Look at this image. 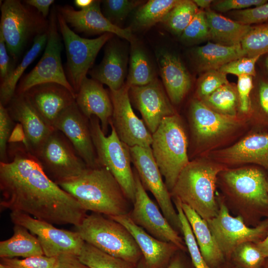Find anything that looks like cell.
Instances as JSON below:
<instances>
[{
    "label": "cell",
    "mask_w": 268,
    "mask_h": 268,
    "mask_svg": "<svg viewBox=\"0 0 268 268\" xmlns=\"http://www.w3.org/2000/svg\"><path fill=\"white\" fill-rule=\"evenodd\" d=\"M166 268H184L182 262L179 258L173 260Z\"/></svg>",
    "instance_id": "680465c9"
},
{
    "label": "cell",
    "mask_w": 268,
    "mask_h": 268,
    "mask_svg": "<svg viewBox=\"0 0 268 268\" xmlns=\"http://www.w3.org/2000/svg\"></svg>",
    "instance_id": "03108f58"
},
{
    "label": "cell",
    "mask_w": 268,
    "mask_h": 268,
    "mask_svg": "<svg viewBox=\"0 0 268 268\" xmlns=\"http://www.w3.org/2000/svg\"><path fill=\"white\" fill-rule=\"evenodd\" d=\"M53 268H90L81 262L77 256L62 255L56 258Z\"/></svg>",
    "instance_id": "f5cc1de1"
},
{
    "label": "cell",
    "mask_w": 268,
    "mask_h": 268,
    "mask_svg": "<svg viewBox=\"0 0 268 268\" xmlns=\"http://www.w3.org/2000/svg\"><path fill=\"white\" fill-rule=\"evenodd\" d=\"M232 255L242 268H261L266 259L256 245L251 242L239 245Z\"/></svg>",
    "instance_id": "ee69618b"
},
{
    "label": "cell",
    "mask_w": 268,
    "mask_h": 268,
    "mask_svg": "<svg viewBox=\"0 0 268 268\" xmlns=\"http://www.w3.org/2000/svg\"><path fill=\"white\" fill-rule=\"evenodd\" d=\"M57 184L79 176L89 167L61 132L54 130L35 155Z\"/></svg>",
    "instance_id": "8fae6325"
},
{
    "label": "cell",
    "mask_w": 268,
    "mask_h": 268,
    "mask_svg": "<svg viewBox=\"0 0 268 268\" xmlns=\"http://www.w3.org/2000/svg\"><path fill=\"white\" fill-rule=\"evenodd\" d=\"M180 38L182 42L188 44L198 43L210 39L209 29L205 10L199 9Z\"/></svg>",
    "instance_id": "b9f144b4"
},
{
    "label": "cell",
    "mask_w": 268,
    "mask_h": 268,
    "mask_svg": "<svg viewBox=\"0 0 268 268\" xmlns=\"http://www.w3.org/2000/svg\"><path fill=\"white\" fill-rule=\"evenodd\" d=\"M75 103L81 112L89 120L97 117L103 133L107 134L113 114V105L109 92L102 83L85 77L76 93Z\"/></svg>",
    "instance_id": "d4e9b609"
},
{
    "label": "cell",
    "mask_w": 268,
    "mask_h": 268,
    "mask_svg": "<svg viewBox=\"0 0 268 268\" xmlns=\"http://www.w3.org/2000/svg\"><path fill=\"white\" fill-rule=\"evenodd\" d=\"M193 56L198 71L204 72L218 70L223 65L247 54L241 44L228 46L208 42L197 47Z\"/></svg>",
    "instance_id": "f1b7e54d"
},
{
    "label": "cell",
    "mask_w": 268,
    "mask_h": 268,
    "mask_svg": "<svg viewBox=\"0 0 268 268\" xmlns=\"http://www.w3.org/2000/svg\"><path fill=\"white\" fill-rule=\"evenodd\" d=\"M84 242L112 256L136 265L141 256L134 239L121 223L101 214L86 215L75 227Z\"/></svg>",
    "instance_id": "8992f818"
},
{
    "label": "cell",
    "mask_w": 268,
    "mask_h": 268,
    "mask_svg": "<svg viewBox=\"0 0 268 268\" xmlns=\"http://www.w3.org/2000/svg\"><path fill=\"white\" fill-rule=\"evenodd\" d=\"M266 0H214L211 7L214 11L226 12L257 7L267 2Z\"/></svg>",
    "instance_id": "f907efd6"
},
{
    "label": "cell",
    "mask_w": 268,
    "mask_h": 268,
    "mask_svg": "<svg viewBox=\"0 0 268 268\" xmlns=\"http://www.w3.org/2000/svg\"><path fill=\"white\" fill-rule=\"evenodd\" d=\"M210 40L225 46L241 44L252 26L237 22L209 9L205 11Z\"/></svg>",
    "instance_id": "f546056e"
},
{
    "label": "cell",
    "mask_w": 268,
    "mask_h": 268,
    "mask_svg": "<svg viewBox=\"0 0 268 268\" xmlns=\"http://www.w3.org/2000/svg\"><path fill=\"white\" fill-rule=\"evenodd\" d=\"M137 268H146L144 265L143 259L138 262L137 265Z\"/></svg>",
    "instance_id": "91938a15"
},
{
    "label": "cell",
    "mask_w": 268,
    "mask_h": 268,
    "mask_svg": "<svg viewBox=\"0 0 268 268\" xmlns=\"http://www.w3.org/2000/svg\"><path fill=\"white\" fill-rule=\"evenodd\" d=\"M130 88L125 83L117 90L108 91L113 105L110 124L119 138L129 147H151L152 134L143 121L134 112L130 98Z\"/></svg>",
    "instance_id": "9a60e30c"
},
{
    "label": "cell",
    "mask_w": 268,
    "mask_h": 268,
    "mask_svg": "<svg viewBox=\"0 0 268 268\" xmlns=\"http://www.w3.org/2000/svg\"><path fill=\"white\" fill-rule=\"evenodd\" d=\"M57 20L66 52V75L76 93L99 51L114 34L106 33L94 39L83 38L69 28L58 11Z\"/></svg>",
    "instance_id": "9c48e42d"
},
{
    "label": "cell",
    "mask_w": 268,
    "mask_h": 268,
    "mask_svg": "<svg viewBox=\"0 0 268 268\" xmlns=\"http://www.w3.org/2000/svg\"><path fill=\"white\" fill-rule=\"evenodd\" d=\"M0 11V33L15 63L29 41L48 31L49 20L19 0H4Z\"/></svg>",
    "instance_id": "52a82bcc"
},
{
    "label": "cell",
    "mask_w": 268,
    "mask_h": 268,
    "mask_svg": "<svg viewBox=\"0 0 268 268\" xmlns=\"http://www.w3.org/2000/svg\"><path fill=\"white\" fill-rule=\"evenodd\" d=\"M132 162L145 190L154 197L165 218L172 227L181 231L177 211L174 207L171 195L155 162L151 147H129Z\"/></svg>",
    "instance_id": "4fadbf2b"
},
{
    "label": "cell",
    "mask_w": 268,
    "mask_h": 268,
    "mask_svg": "<svg viewBox=\"0 0 268 268\" xmlns=\"http://www.w3.org/2000/svg\"><path fill=\"white\" fill-rule=\"evenodd\" d=\"M227 168L206 157L193 159L180 173L171 197L194 209L207 221L219 210L215 191L219 173Z\"/></svg>",
    "instance_id": "277c9868"
},
{
    "label": "cell",
    "mask_w": 268,
    "mask_h": 268,
    "mask_svg": "<svg viewBox=\"0 0 268 268\" xmlns=\"http://www.w3.org/2000/svg\"><path fill=\"white\" fill-rule=\"evenodd\" d=\"M48 33L37 36L33 39L31 48L23 57L21 62L15 67L11 75L3 83L0 85V103L6 107L15 93L18 82L21 77L33 61L46 46Z\"/></svg>",
    "instance_id": "1f68e13d"
},
{
    "label": "cell",
    "mask_w": 268,
    "mask_h": 268,
    "mask_svg": "<svg viewBox=\"0 0 268 268\" xmlns=\"http://www.w3.org/2000/svg\"><path fill=\"white\" fill-rule=\"evenodd\" d=\"M232 19L240 23L251 25L268 20V2L251 8L228 12Z\"/></svg>",
    "instance_id": "bcb514c9"
},
{
    "label": "cell",
    "mask_w": 268,
    "mask_h": 268,
    "mask_svg": "<svg viewBox=\"0 0 268 268\" xmlns=\"http://www.w3.org/2000/svg\"><path fill=\"white\" fill-rule=\"evenodd\" d=\"M152 138L153 157L170 192L180 173L190 161L187 135L178 114L164 118Z\"/></svg>",
    "instance_id": "5b68a950"
},
{
    "label": "cell",
    "mask_w": 268,
    "mask_h": 268,
    "mask_svg": "<svg viewBox=\"0 0 268 268\" xmlns=\"http://www.w3.org/2000/svg\"><path fill=\"white\" fill-rule=\"evenodd\" d=\"M229 82L227 74L219 70L204 72L197 81L194 98L202 101L218 88Z\"/></svg>",
    "instance_id": "7bdbcfd3"
},
{
    "label": "cell",
    "mask_w": 268,
    "mask_h": 268,
    "mask_svg": "<svg viewBox=\"0 0 268 268\" xmlns=\"http://www.w3.org/2000/svg\"><path fill=\"white\" fill-rule=\"evenodd\" d=\"M24 2L36 9L43 17L47 18L51 5L54 0H26Z\"/></svg>",
    "instance_id": "db71d44e"
},
{
    "label": "cell",
    "mask_w": 268,
    "mask_h": 268,
    "mask_svg": "<svg viewBox=\"0 0 268 268\" xmlns=\"http://www.w3.org/2000/svg\"><path fill=\"white\" fill-rule=\"evenodd\" d=\"M265 65H266V67L267 68V69L268 71V55L267 56V58H266V61H265Z\"/></svg>",
    "instance_id": "94428289"
},
{
    "label": "cell",
    "mask_w": 268,
    "mask_h": 268,
    "mask_svg": "<svg viewBox=\"0 0 268 268\" xmlns=\"http://www.w3.org/2000/svg\"><path fill=\"white\" fill-rule=\"evenodd\" d=\"M203 156L226 168L256 164L268 170V132L250 129L230 145Z\"/></svg>",
    "instance_id": "5bb4252c"
},
{
    "label": "cell",
    "mask_w": 268,
    "mask_h": 268,
    "mask_svg": "<svg viewBox=\"0 0 268 268\" xmlns=\"http://www.w3.org/2000/svg\"><path fill=\"white\" fill-rule=\"evenodd\" d=\"M14 127V121L6 107L0 103V162L8 161L7 153L9 140Z\"/></svg>",
    "instance_id": "681fc988"
},
{
    "label": "cell",
    "mask_w": 268,
    "mask_h": 268,
    "mask_svg": "<svg viewBox=\"0 0 268 268\" xmlns=\"http://www.w3.org/2000/svg\"><path fill=\"white\" fill-rule=\"evenodd\" d=\"M9 239L0 242V257L24 258L44 255L37 237L25 227L14 224Z\"/></svg>",
    "instance_id": "4dcf8cb0"
},
{
    "label": "cell",
    "mask_w": 268,
    "mask_h": 268,
    "mask_svg": "<svg viewBox=\"0 0 268 268\" xmlns=\"http://www.w3.org/2000/svg\"><path fill=\"white\" fill-rule=\"evenodd\" d=\"M10 218L14 224L26 228L38 239L44 255L57 258L62 255L78 256L85 243L77 231L59 229L53 224L26 213L13 211Z\"/></svg>",
    "instance_id": "7c38bea8"
},
{
    "label": "cell",
    "mask_w": 268,
    "mask_h": 268,
    "mask_svg": "<svg viewBox=\"0 0 268 268\" xmlns=\"http://www.w3.org/2000/svg\"><path fill=\"white\" fill-rule=\"evenodd\" d=\"M236 87L239 98L238 116L248 119L251 95L254 87L253 77L248 75L238 76Z\"/></svg>",
    "instance_id": "c3c4849f"
},
{
    "label": "cell",
    "mask_w": 268,
    "mask_h": 268,
    "mask_svg": "<svg viewBox=\"0 0 268 268\" xmlns=\"http://www.w3.org/2000/svg\"><path fill=\"white\" fill-rule=\"evenodd\" d=\"M248 120L252 124L268 123V81L260 80L252 90Z\"/></svg>",
    "instance_id": "74e56055"
},
{
    "label": "cell",
    "mask_w": 268,
    "mask_h": 268,
    "mask_svg": "<svg viewBox=\"0 0 268 268\" xmlns=\"http://www.w3.org/2000/svg\"><path fill=\"white\" fill-rule=\"evenodd\" d=\"M188 119L193 154L196 158L230 145L243 136L250 126L247 118L220 114L195 98L190 102Z\"/></svg>",
    "instance_id": "3957f363"
},
{
    "label": "cell",
    "mask_w": 268,
    "mask_h": 268,
    "mask_svg": "<svg viewBox=\"0 0 268 268\" xmlns=\"http://www.w3.org/2000/svg\"><path fill=\"white\" fill-rule=\"evenodd\" d=\"M256 246L266 258H268V235L265 239L257 243Z\"/></svg>",
    "instance_id": "11a10c76"
},
{
    "label": "cell",
    "mask_w": 268,
    "mask_h": 268,
    "mask_svg": "<svg viewBox=\"0 0 268 268\" xmlns=\"http://www.w3.org/2000/svg\"><path fill=\"white\" fill-rule=\"evenodd\" d=\"M181 203L203 259L211 268H217L223 261L224 255L218 246L206 221L189 206Z\"/></svg>",
    "instance_id": "83f0119b"
},
{
    "label": "cell",
    "mask_w": 268,
    "mask_h": 268,
    "mask_svg": "<svg viewBox=\"0 0 268 268\" xmlns=\"http://www.w3.org/2000/svg\"><path fill=\"white\" fill-rule=\"evenodd\" d=\"M108 217L121 223L130 232L141 251L146 268H163L178 248L172 243L150 235L133 221L129 213Z\"/></svg>",
    "instance_id": "cb8c5ba5"
},
{
    "label": "cell",
    "mask_w": 268,
    "mask_h": 268,
    "mask_svg": "<svg viewBox=\"0 0 268 268\" xmlns=\"http://www.w3.org/2000/svg\"><path fill=\"white\" fill-rule=\"evenodd\" d=\"M261 56L243 57L223 65L218 70L226 74H231L238 77L243 75L254 77L256 75V64Z\"/></svg>",
    "instance_id": "7dc6e473"
},
{
    "label": "cell",
    "mask_w": 268,
    "mask_h": 268,
    "mask_svg": "<svg viewBox=\"0 0 268 268\" xmlns=\"http://www.w3.org/2000/svg\"><path fill=\"white\" fill-rule=\"evenodd\" d=\"M127 57L121 46L112 38L106 43L101 62L89 73L92 79L117 90L124 84Z\"/></svg>",
    "instance_id": "4316f807"
},
{
    "label": "cell",
    "mask_w": 268,
    "mask_h": 268,
    "mask_svg": "<svg viewBox=\"0 0 268 268\" xmlns=\"http://www.w3.org/2000/svg\"><path fill=\"white\" fill-rule=\"evenodd\" d=\"M201 101L220 114L230 117L238 116L239 98L235 84L229 82L222 85Z\"/></svg>",
    "instance_id": "836d02e7"
},
{
    "label": "cell",
    "mask_w": 268,
    "mask_h": 268,
    "mask_svg": "<svg viewBox=\"0 0 268 268\" xmlns=\"http://www.w3.org/2000/svg\"><path fill=\"white\" fill-rule=\"evenodd\" d=\"M129 93L134 106L152 134L164 118L177 114L157 78L145 85L130 87Z\"/></svg>",
    "instance_id": "44dd1931"
},
{
    "label": "cell",
    "mask_w": 268,
    "mask_h": 268,
    "mask_svg": "<svg viewBox=\"0 0 268 268\" xmlns=\"http://www.w3.org/2000/svg\"><path fill=\"white\" fill-rule=\"evenodd\" d=\"M49 22L48 39L44 53L32 70L21 78L16 87V94L24 93L38 84L56 83L63 85L76 95L67 78L62 63L63 46L58 32L56 6H53L51 9Z\"/></svg>",
    "instance_id": "30bf717a"
},
{
    "label": "cell",
    "mask_w": 268,
    "mask_h": 268,
    "mask_svg": "<svg viewBox=\"0 0 268 268\" xmlns=\"http://www.w3.org/2000/svg\"><path fill=\"white\" fill-rule=\"evenodd\" d=\"M57 184L86 211L107 217L129 213V200L115 178L105 167H88L79 176Z\"/></svg>",
    "instance_id": "7a4b0ae2"
},
{
    "label": "cell",
    "mask_w": 268,
    "mask_h": 268,
    "mask_svg": "<svg viewBox=\"0 0 268 268\" xmlns=\"http://www.w3.org/2000/svg\"><path fill=\"white\" fill-rule=\"evenodd\" d=\"M206 222L218 246L227 257L232 256L239 245L258 240L268 229V220L256 227H248L241 217L231 216L222 202L219 203L217 215Z\"/></svg>",
    "instance_id": "2e32d148"
},
{
    "label": "cell",
    "mask_w": 268,
    "mask_h": 268,
    "mask_svg": "<svg viewBox=\"0 0 268 268\" xmlns=\"http://www.w3.org/2000/svg\"><path fill=\"white\" fill-rule=\"evenodd\" d=\"M5 41L0 33V80L3 83L11 75L15 66L14 62H10Z\"/></svg>",
    "instance_id": "816d5d0a"
},
{
    "label": "cell",
    "mask_w": 268,
    "mask_h": 268,
    "mask_svg": "<svg viewBox=\"0 0 268 268\" xmlns=\"http://www.w3.org/2000/svg\"><path fill=\"white\" fill-rule=\"evenodd\" d=\"M0 268H7L4 266V265L0 264Z\"/></svg>",
    "instance_id": "6125c7cd"
},
{
    "label": "cell",
    "mask_w": 268,
    "mask_h": 268,
    "mask_svg": "<svg viewBox=\"0 0 268 268\" xmlns=\"http://www.w3.org/2000/svg\"><path fill=\"white\" fill-rule=\"evenodd\" d=\"M173 201L181 222L185 243L193 265L195 268H211L201 255L190 224L182 208L181 201L177 199H173Z\"/></svg>",
    "instance_id": "f35d334b"
},
{
    "label": "cell",
    "mask_w": 268,
    "mask_h": 268,
    "mask_svg": "<svg viewBox=\"0 0 268 268\" xmlns=\"http://www.w3.org/2000/svg\"><path fill=\"white\" fill-rule=\"evenodd\" d=\"M53 128L65 135L89 167L100 166L91 136L89 120L81 112L75 102L60 115Z\"/></svg>",
    "instance_id": "ffe728a7"
},
{
    "label": "cell",
    "mask_w": 268,
    "mask_h": 268,
    "mask_svg": "<svg viewBox=\"0 0 268 268\" xmlns=\"http://www.w3.org/2000/svg\"><path fill=\"white\" fill-rule=\"evenodd\" d=\"M93 0H74L73 1L74 5L83 9L90 6L93 2Z\"/></svg>",
    "instance_id": "6f0895ef"
},
{
    "label": "cell",
    "mask_w": 268,
    "mask_h": 268,
    "mask_svg": "<svg viewBox=\"0 0 268 268\" xmlns=\"http://www.w3.org/2000/svg\"><path fill=\"white\" fill-rule=\"evenodd\" d=\"M101 0H94L90 6L79 10L67 4L57 5L56 9L68 25L77 32L88 35L109 33L131 43L134 42L131 27L122 28L112 23L101 11Z\"/></svg>",
    "instance_id": "d6986e66"
},
{
    "label": "cell",
    "mask_w": 268,
    "mask_h": 268,
    "mask_svg": "<svg viewBox=\"0 0 268 268\" xmlns=\"http://www.w3.org/2000/svg\"><path fill=\"white\" fill-rule=\"evenodd\" d=\"M134 173L135 195L134 208L130 214L131 219L157 239L172 243L179 249L186 250L185 243L149 198L135 170Z\"/></svg>",
    "instance_id": "ac0fdd59"
},
{
    "label": "cell",
    "mask_w": 268,
    "mask_h": 268,
    "mask_svg": "<svg viewBox=\"0 0 268 268\" xmlns=\"http://www.w3.org/2000/svg\"><path fill=\"white\" fill-rule=\"evenodd\" d=\"M267 268H268V265Z\"/></svg>",
    "instance_id": "e7e4bbea"
},
{
    "label": "cell",
    "mask_w": 268,
    "mask_h": 268,
    "mask_svg": "<svg viewBox=\"0 0 268 268\" xmlns=\"http://www.w3.org/2000/svg\"><path fill=\"white\" fill-rule=\"evenodd\" d=\"M24 94L45 123L53 129L60 115L75 102L76 95L56 83L35 85Z\"/></svg>",
    "instance_id": "603a6c76"
},
{
    "label": "cell",
    "mask_w": 268,
    "mask_h": 268,
    "mask_svg": "<svg viewBox=\"0 0 268 268\" xmlns=\"http://www.w3.org/2000/svg\"><path fill=\"white\" fill-rule=\"evenodd\" d=\"M179 0H150L139 7L134 15V22L139 28H148L162 22Z\"/></svg>",
    "instance_id": "e575fe53"
},
{
    "label": "cell",
    "mask_w": 268,
    "mask_h": 268,
    "mask_svg": "<svg viewBox=\"0 0 268 268\" xmlns=\"http://www.w3.org/2000/svg\"><path fill=\"white\" fill-rule=\"evenodd\" d=\"M198 7L201 9L206 10L210 9L211 5L214 0H194Z\"/></svg>",
    "instance_id": "9f6ffc18"
},
{
    "label": "cell",
    "mask_w": 268,
    "mask_h": 268,
    "mask_svg": "<svg viewBox=\"0 0 268 268\" xmlns=\"http://www.w3.org/2000/svg\"><path fill=\"white\" fill-rule=\"evenodd\" d=\"M241 45L248 57L268 53V23L252 26Z\"/></svg>",
    "instance_id": "ab89813d"
},
{
    "label": "cell",
    "mask_w": 268,
    "mask_h": 268,
    "mask_svg": "<svg viewBox=\"0 0 268 268\" xmlns=\"http://www.w3.org/2000/svg\"><path fill=\"white\" fill-rule=\"evenodd\" d=\"M218 178L225 191L236 200L250 205L268 206V181L258 167L245 165L227 168Z\"/></svg>",
    "instance_id": "e0dca14e"
},
{
    "label": "cell",
    "mask_w": 268,
    "mask_h": 268,
    "mask_svg": "<svg viewBox=\"0 0 268 268\" xmlns=\"http://www.w3.org/2000/svg\"><path fill=\"white\" fill-rule=\"evenodd\" d=\"M0 162L1 209L26 213L51 224L79 225L87 215L78 202L46 174L23 143L8 145Z\"/></svg>",
    "instance_id": "6da1fadb"
},
{
    "label": "cell",
    "mask_w": 268,
    "mask_h": 268,
    "mask_svg": "<svg viewBox=\"0 0 268 268\" xmlns=\"http://www.w3.org/2000/svg\"><path fill=\"white\" fill-rule=\"evenodd\" d=\"M77 257L90 268H134L135 265L104 253L85 242Z\"/></svg>",
    "instance_id": "8d00e7d4"
},
{
    "label": "cell",
    "mask_w": 268,
    "mask_h": 268,
    "mask_svg": "<svg viewBox=\"0 0 268 268\" xmlns=\"http://www.w3.org/2000/svg\"><path fill=\"white\" fill-rule=\"evenodd\" d=\"M6 107L13 120L21 126L22 142L35 155L55 130L45 123L24 93H15Z\"/></svg>",
    "instance_id": "7402d4cb"
},
{
    "label": "cell",
    "mask_w": 268,
    "mask_h": 268,
    "mask_svg": "<svg viewBox=\"0 0 268 268\" xmlns=\"http://www.w3.org/2000/svg\"><path fill=\"white\" fill-rule=\"evenodd\" d=\"M141 3L140 0H102V13L112 23L120 27L121 22Z\"/></svg>",
    "instance_id": "60d3db41"
},
{
    "label": "cell",
    "mask_w": 268,
    "mask_h": 268,
    "mask_svg": "<svg viewBox=\"0 0 268 268\" xmlns=\"http://www.w3.org/2000/svg\"><path fill=\"white\" fill-rule=\"evenodd\" d=\"M131 44L126 84L130 87L147 85L157 79L155 70L144 50L135 41Z\"/></svg>",
    "instance_id": "d6a6232c"
},
{
    "label": "cell",
    "mask_w": 268,
    "mask_h": 268,
    "mask_svg": "<svg viewBox=\"0 0 268 268\" xmlns=\"http://www.w3.org/2000/svg\"><path fill=\"white\" fill-rule=\"evenodd\" d=\"M157 61L166 92L171 103L180 104L192 86L188 70L177 56L165 50L160 51Z\"/></svg>",
    "instance_id": "484cf974"
},
{
    "label": "cell",
    "mask_w": 268,
    "mask_h": 268,
    "mask_svg": "<svg viewBox=\"0 0 268 268\" xmlns=\"http://www.w3.org/2000/svg\"><path fill=\"white\" fill-rule=\"evenodd\" d=\"M111 133L106 135L96 117L89 119V126L98 164L106 168L115 178L129 201L134 202L135 182L130 148L118 136L110 124Z\"/></svg>",
    "instance_id": "ba28073f"
},
{
    "label": "cell",
    "mask_w": 268,
    "mask_h": 268,
    "mask_svg": "<svg viewBox=\"0 0 268 268\" xmlns=\"http://www.w3.org/2000/svg\"><path fill=\"white\" fill-rule=\"evenodd\" d=\"M56 260V258L41 255L22 259L2 258L0 264L7 268H53Z\"/></svg>",
    "instance_id": "f6af8a7d"
},
{
    "label": "cell",
    "mask_w": 268,
    "mask_h": 268,
    "mask_svg": "<svg viewBox=\"0 0 268 268\" xmlns=\"http://www.w3.org/2000/svg\"><path fill=\"white\" fill-rule=\"evenodd\" d=\"M199 9L193 0H179L162 23L171 32L180 36Z\"/></svg>",
    "instance_id": "d590c367"
},
{
    "label": "cell",
    "mask_w": 268,
    "mask_h": 268,
    "mask_svg": "<svg viewBox=\"0 0 268 268\" xmlns=\"http://www.w3.org/2000/svg\"><path fill=\"white\" fill-rule=\"evenodd\" d=\"M267 191L268 192V183L267 185Z\"/></svg>",
    "instance_id": "be15d7a7"
}]
</instances>
